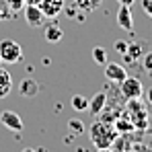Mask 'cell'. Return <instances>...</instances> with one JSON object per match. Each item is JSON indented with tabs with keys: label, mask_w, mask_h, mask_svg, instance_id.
<instances>
[{
	"label": "cell",
	"mask_w": 152,
	"mask_h": 152,
	"mask_svg": "<svg viewBox=\"0 0 152 152\" xmlns=\"http://www.w3.org/2000/svg\"><path fill=\"white\" fill-rule=\"evenodd\" d=\"M88 138L97 150H109L113 140L117 138V129L113 127L111 121L99 119V121H93V126L88 127Z\"/></svg>",
	"instance_id": "1"
},
{
	"label": "cell",
	"mask_w": 152,
	"mask_h": 152,
	"mask_svg": "<svg viewBox=\"0 0 152 152\" xmlns=\"http://www.w3.org/2000/svg\"><path fill=\"white\" fill-rule=\"evenodd\" d=\"M124 113L132 119V124H134L136 129L142 132V129L148 127V109H146V103H142L140 99H127Z\"/></svg>",
	"instance_id": "2"
},
{
	"label": "cell",
	"mask_w": 152,
	"mask_h": 152,
	"mask_svg": "<svg viewBox=\"0 0 152 152\" xmlns=\"http://www.w3.org/2000/svg\"><path fill=\"white\" fill-rule=\"evenodd\" d=\"M0 58L6 64H17L23 60V48L15 39H2L0 41Z\"/></svg>",
	"instance_id": "3"
},
{
	"label": "cell",
	"mask_w": 152,
	"mask_h": 152,
	"mask_svg": "<svg viewBox=\"0 0 152 152\" xmlns=\"http://www.w3.org/2000/svg\"><path fill=\"white\" fill-rule=\"evenodd\" d=\"M119 93H121V97L124 99H140L142 97V93H144V86H142V82L138 80V78H134V76H126L121 82H119Z\"/></svg>",
	"instance_id": "4"
},
{
	"label": "cell",
	"mask_w": 152,
	"mask_h": 152,
	"mask_svg": "<svg viewBox=\"0 0 152 152\" xmlns=\"http://www.w3.org/2000/svg\"><path fill=\"white\" fill-rule=\"evenodd\" d=\"M0 121H2V126H4V127H8V129L15 132V134H21V132L25 129V124H23L21 115L15 113V111H8V109L0 113Z\"/></svg>",
	"instance_id": "5"
},
{
	"label": "cell",
	"mask_w": 152,
	"mask_h": 152,
	"mask_svg": "<svg viewBox=\"0 0 152 152\" xmlns=\"http://www.w3.org/2000/svg\"><path fill=\"white\" fill-rule=\"evenodd\" d=\"M23 15H25V21L29 27H43V12L39 8V4H25L23 6Z\"/></svg>",
	"instance_id": "6"
},
{
	"label": "cell",
	"mask_w": 152,
	"mask_h": 152,
	"mask_svg": "<svg viewBox=\"0 0 152 152\" xmlns=\"http://www.w3.org/2000/svg\"><path fill=\"white\" fill-rule=\"evenodd\" d=\"M64 6H66L64 0H41L39 2V8H41V12H43L45 19H56L64 10Z\"/></svg>",
	"instance_id": "7"
},
{
	"label": "cell",
	"mask_w": 152,
	"mask_h": 152,
	"mask_svg": "<svg viewBox=\"0 0 152 152\" xmlns=\"http://www.w3.org/2000/svg\"><path fill=\"white\" fill-rule=\"evenodd\" d=\"M117 25L121 27L124 31H127V33H132V31H134L132 6H127V4H119V10H117Z\"/></svg>",
	"instance_id": "8"
},
{
	"label": "cell",
	"mask_w": 152,
	"mask_h": 152,
	"mask_svg": "<svg viewBox=\"0 0 152 152\" xmlns=\"http://www.w3.org/2000/svg\"><path fill=\"white\" fill-rule=\"evenodd\" d=\"M105 76H107L111 82H117V84H119V82L127 76V70H126V66L107 60V64H105Z\"/></svg>",
	"instance_id": "9"
},
{
	"label": "cell",
	"mask_w": 152,
	"mask_h": 152,
	"mask_svg": "<svg viewBox=\"0 0 152 152\" xmlns=\"http://www.w3.org/2000/svg\"><path fill=\"white\" fill-rule=\"evenodd\" d=\"M10 91H12V76H10V72L0 64V99L8 97Z\"/></svg>",
	"instance_id": "10"
},
{
	"label": "cell",
	"mask_w": 152,
	"mask_h": 152,
	"mask_svg": "<svg viewBox=\"0 0 152 152\" xmlns=\"http://www.w3.org/2000/svg\"><path fill=\"white\" fill-rule=\"evenodd\" d=\"M113 127L117 129V134H129V136H132V134L136 132V127H134V124H132V119L127 117L124 111H121V115L113 121Z\"/></svg>",
	"instance_id": "11"
},
{
	"label": "cell",
	"mask_w": 152,
	"mask_h": 152,
	"mask_svg": "<svg viewBox=\"0 0 152 152\" xmlns=\"http://www.w3.org/2000/svg\"><path fill=\"white\" fill-rule=\"evenodd\" d=\"M140 58H142V43H140V41H129L126 53H124V60H126L127 64H134V62H138Z\"/></svg>",
	"instance_id": "12"
},
{
	"label": "cell",
	"mask_w": 152,
	"mask_h": 152,
	"mask_svg": "<svg viewBox=\"0 0 152 152\" xmlns=\"http://www.w3.org/2000/svg\"><path fill=\"white\" fill-rule=\"evenodd\" d=\"M39 84L33 80V78H25L23 82H21V86H19V93H21V97H37L39 95Z\"/></svg>",
	"instance_id": "13"
},
{
	"label": "cell",
	"mask_w": 152,
	"mask_h": 152,
	"mask_svg": "<svg viewBox=\"0 0 152 152\" xmlns=\"http://www.w3.org/2000/svg\"><path fill=\"white\" fill-rule=\"evenodd\" d=\"M43 37H45L50 43H58V41H62V37H64V31L60 29V25L50 23V25H45V29H43Z\"/></svg>",
	"instance_id": "14"
},
{
	"label": "cell",
	"mask_w": 152,
	"mask_h": 152,
	"mask_svg": "<svg viewBox=\"0 0 152 152\" xmlns=\"http://www.w3.org/2000/svg\"><path fill=\"white\" fill-rule=\"evenodd\" d=\"M105 103H107V93H97L93 99H88V111L93 113V115H99L101 113V109L105 107Z\"/></svg>",
	"instance_id": "15"
},
{
	"label": "cell",
	"mask_w": 152,
	"mask_h": 152,
	"mask_svg": "<svg viewBox=\"0 0 152 152\" xmlns=\"http://www.w3.org/2000/svg\"><path fill=\"white\" fill-rule=\"evenodd\" d=\"M103 0H74V6L78 10H84V12H93L101 6Z\"/></svg>",
	"instance_id": "16"
},
{
	"label": "cell",
	"mask_w": 152,
	"mask_h": 152,
	"mask_svg": "<svg viewBox=\"0 0 152 152\" xmlns=\"http://www.w3.org/2000/svg\"><path fill=\"white\" fill-rule=\"evenodd\" d=\"M70 105H72V109H76V111H86L88 109V99L82 97V95H74Z\"/></svg>",
	"instance_id": "17"
},
{
	"label": "cell",
	"mask_w": 152,
	"mask_h": 152,
	"mask_svg": "<svg viewBox=\"0 0 152 152\" xmlns=\"http://www.w3.org/2000/svg\"><path fill=\"white\" fill-rule=\"evenodd\" d=\"M68 129L74 136H80V134H84V124L80 119H68Z\"/></svg>",
	"instance_id": "18"
},
{
	"label": "cell",
	"mask_w": 152,
	"mask_h": 152,
	"mask_svg": "<svg viewBox=\"0 0 152 152\" xmlns=\"http://www.w3.org/2000/svg\"><path fill=\"white\" fill-rule=\"evenodd\" d=\"M93 60H95L99 66H105V64H107V51L103 50V48H95V50H93Z\"/></svg>",
	"instance_id": "19"
},
{
	"label": "cell",
	"mask_w": 152,
	"mask_h": 152,
	"mask_svg": "<svg viewBox=\"0 0 152 152\" xmlns=\"http://www.w3.org/2000/svg\"><path fill=\"white\" fill-rule=\"evenodd\" d=\"M4 4H6V8H8V10L19 12V10H23V6H25L27 2H25V0H4Z\"/></svg>",
	"instance_id": "20"
},
{
	"label": "cell",
	"mask_w": 152,
	"mask_h": 152,
	"mask_svg": "<svg viewBox=\"0 0 152 152\" xmlns=\"http://www.w3.org/2000/svg\"><path fill=\"white\" fill-rule=\"evenodd\" d=\"M142 66H144V72L152 76V51H146L144 58H142Z\"/></svg>",
	"instance_id": "21"
},
{
	"label": "cell",
	"mask_w": 152,
	"mask_h": 152,
	"mask_svg": "<svg viewBox=\"0 0 152 152\" xmlns=\"http://www.w3.org/2000/svg\"><path fill=\"white\" fill-rule=\"evenodd\" d=\"M113 48H115V51H117L119 56H124L126 50H127V41H115V45H113Z\"/></svg>",
	"instance_id": "22"
},
{
	"label": "cell",
	"mask_w": 152,
	"mask_h": 152,
	"mask_svg": "<svg viewBox=\"0 0 152 152\" xmlns=\"http://www.w3.org/2000/svg\"><path fill=\"white\" fill-rule=\"evenodd\" d=\"M142 10L152 19V0H142Z\"/></svg>",
	"instance_id": "23"
},
{
	"label": "cell",
	"mask_w": 152,
	"mask_h": 152,
	"mask_svg": "<svg viewBox=\"0 0 152 152\" xmlns=\"http://www.w3.org/2000/svg\"><path fill=\"white\" fill-rule=\"evenodd\" d=\"M62 12H66V15H68L70 19H74V17H76V12H78V8H76L74 4H72V6H68V8L64 6V10H62Z\"/></svg>",
	"instance_id": "24"
},
{
	"label": "cell",
	"mask_w": 152,
	"mask_h": 152,
	"mask_svg": "<svg viewBox=\"0 0 152 152\" xmlns=\"http://www.w3.org/2000/svg\"><path fill=\"white\" fill-rule=\"evenodd\" d=\"M142 95L146 97V103H148V105H152V86H150V88H148V91H144Z\"/></svg>",
	"instance_id": "25"
},
{
	"label": "cell",
	"mask_w": 152,
	"mask_h": 152,
	"mask_svg": "<svg viewBox=\"0 0 152 152\" xmlns=\"http://www.w3.org/2000/svg\"><path fill=\"white\" fill-rule=\"evenodd\" d=\"M4 6H6V4H0V21L6 17V10H4Z\"/></svg>",
	"instance_id": "26"
},
{
	"label": "cell",
	"mask_w": 152,
	"mask_h": 152,
	"mask_svg": "<svg viewBox=\"0 0 152 152\" xmlns=\"http://www.w3.org/2000/svg\"><path fill=\"white\" fill-rule=\"evenodd\" d=\"M117 2H119V4H127V6H132L136 0H117Z\"/></svg>",
	"instance_id": "27"
},
{
	"label": "cell",
	"mask_w": 152,
	"mask_h": 152,
	"mask_svg": "<svg viewBox=\"0 0 152 152\" xmlns=\"http://www.w3.org/2000/svg\"><path fill=\"white\" fill-rule=\"evenodd\" d=\"M27 4H39V2H41V0H25Z\"/></svg>",
	"instance_id": "28"
},
{
	"label": "cell",
	"mask_w": 152,
	"mask_h": 152,
	"mask_svg": "<svg viewBox=\"0 0 152 152\" xmlns=\"http://www.w3.org/2000/svg\"><path fill=\"white\" fill-rule=\"evenodd\" d=\"M0 64H2V58H0Z\"/></svg>",
	"instance_id": "29"
}]
</instances>
